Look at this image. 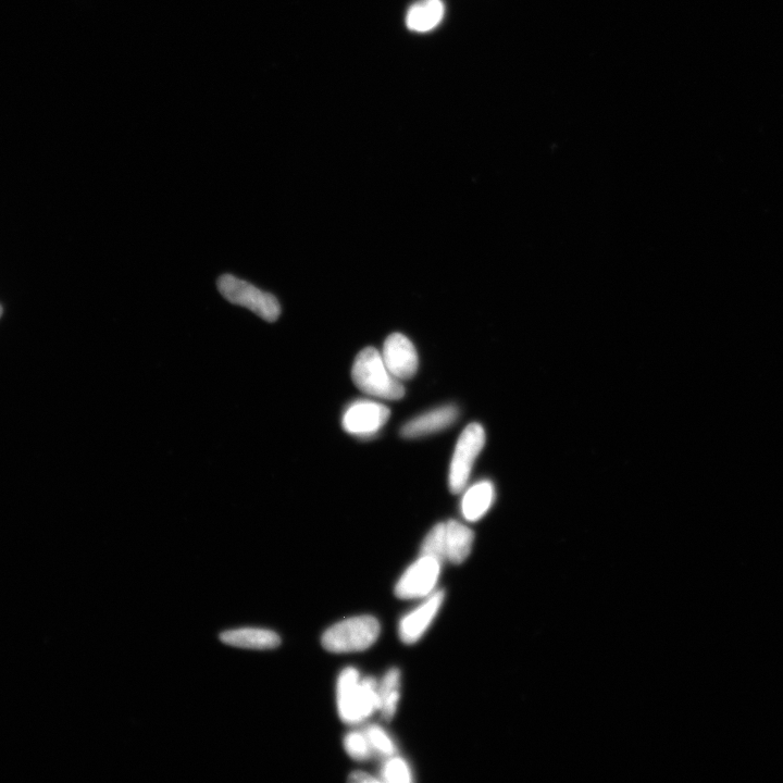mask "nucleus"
<instances>
[{
	"mask_svg": "<svg viewBox=\"0 0 783 783\" xmlns=\"http://www.w3.org/2000/svg\"><path fill=\"white\" fill-rule=\"evenodd\" d=\"M337 700L345 724L362 723L379 711V683L372 677L360 679L356 668L347 667L338 679Z\"/></svg>",
	"mask_w": 783,
	"mask_h": 783,
	"instance_id": "1",
	"label": "nucleus"
},
{
	"mask_svg": "<svg viewBox=\"0 0 783 783\" xmlns=\"http://www.w3.org/2000/svg\"><path fill=\"white\" fill-rule=\"evenodd\" d=\"M352 377L356 387L380 400L399 401L405 396V388L383 362L381 353L367 347L355 359Z\"/></svg>",
	"mask_w": 783,
	"mask_h": 783,
	"instance_id": "2",
	"label": "nucleus"
},
{
	"mask_svg": "<svg viewBox=\"0 0 783 783\" xmlns=\"http://www.w3.org/2000/svg\"><path fill=\"white\" fill-rule=\"evenodd\" d=\"M377 618L364 615L347 618L323 633V648L331 653L362 652L374 645L380 637Z\"/></svg>",
	"mask_w": 783,
	"mask_h": 783,
	"instance_id": "3",
	"label": "nucleus"
},
{
	"mask_svg": "<svg viewBox=\"0 0 783 783\" xmlns=\"http://www.w3.org/2000/svg\"><path fill=\"white\" fill-rule=\"evenodd\" d=\"M218 290L228 302L250 309L268 322H275L281 315V306L275 295L261 291L255 285L234 276L220 277Z\"/></svg>",
	"mask_w": 783,
	"mask_h": 783,
	"instance_id": "4",
	"label": "nucleus"
},
{
	"mask_svg": "<svg viewBox=\"0 0 783 783\" xmlns=\"http://www.w3.org/2000/svg\"><path fill=\"white\" fill-rule=\"evenodd\" d=\"M486 444V431L479 424H471L459 437L452 458L449 486L454 494L461 493L467 486L476 459Z\"/></svg>",
	"mask_w": 783,
	"mask_h": 783,
	"instance_id": "5",
	"label": "nucleus"
},
{
	"mask_svg": "<svg viewBox=\"0 0 783 783\" xmlns=\"http://www.w3.org/2000/svg\"><path fill=\"white\" fill-rule=\"evenodd\" d=\"M442 564L429 556H421L410 565L395 586L397 598L402 600L425 599L437 587Z\"/></svg>",
	"mask_w": 783,
	"mask_h": 783,
	"instance_id": "6",
	"label": "nucleus"
},
{
	"mask_svg": "<svg viewBox=\"0 0 783 783\" xmlns=\"http://www.w3.org/2000/svg\"><path fill=\"white\" fill-rule=\"evenodd\" d=\"M391 416L389 407L375 401H357L347 407L342 425L355 437L368 438L377 434Z\"/></svg>",
	"mask_w": 783,
	"mask_h": 783,
	"instance_id": "7",
	"label": "nucleus"
},
{
	"mask_svg": "<svg viewBox=\"0 0 783 783\" xmlns=\"http://www.w3.org/2000/svg\"><path fill=\"white\" fill-rule=\"evenodd\" d=\"M381 355L385 366L396 379L408 380L416 375L418 354L412 341L405 335L391 334L384 342Z\"/></svg>",
	"mask_w": 783,
	"mask_h": 783,
	"instance_id": "8",
	"label": "nucleus"
},
{
	"mask_svg": "<svg viewBox=\"0 0 783 783\" xmlns=\"http://www.w3.org/2000/svg\"><path fill=\"white\" fill-rule=\"evenodd\" d=\"M444 591L433 592L415 611L407 614L400 623V638L405 644H414L425 635L437 617L444 602Z\"/></svg>",
	"mask_w": 783,
	"mask_h": 783,
	"instance_id": "9",
	"label": "nucleus"
},
{
	"mask_svg": "<svg viewBox=\"0 0 783 783\" xmlns=\"http://www.w3.org/2000/svg\"><path fill=\"white\" fill-rule=\"evenodd\" d=\"M459 410L455 405H445L422 414L407 422L402 428V437L417 439L451 427L458 419Z\"/></svg>",
	"mask_w": 783,
	"mask_h": 783,
	"instance_id": "10",
	"label": "nucleus"
},
{
	"mask_svg": "<svg viewBox=\"0 0 783 783\" xmlns=\"http://www.w3.org/2000/svg\"><path fill=\"white\" fill-rule=\"evenodd\" d=\"M220 640L234 648L261 651L277 649L281 644L278 633L260 628H241L222 632Z\"/></svg>",
	"mask_w": 783,
	"mask_h": 783,
	"instance_id": "11",
	"label": "nucleus"
},
{
	"mask_svg": "<svg viewBox=\"0 0 783 783\" xmlns=\"http://www.w3.org/2000/svg\"><path fill=\"white\" fill-rule=\"evenodd\" d=\"M444 551L446 563L455 565L466 561L474 545V531L456 520L444 522Z\"/></svg>",
	"mask_w": 783,
	"mask_h": 783,
	"instance_id": "12",
	"label": "nucleus"
},
{
	"mask_svg": "<svg viewBox=\"0 0 783 783\" xmlns=\"http://www.w3.org/2000/svg\"><path fill=\"white\" fill-rule=\"evenodd\" d=\"M444 17L442 0H419L409 8L406 24L409 30L426 33L437 28Z\"/></svg>",
	"mask_w": 783,
	"mask_h": 783,
	"instance_id": "13",
	"label": "nucleus"
},
{
	"mask_svg": "<svg viewBox=\"0 0 783 783\" xmlns=\"http://www.w3.org/2000/svg\"><path fill=\"white\" fill-rule=\"evenodd\" d=\"M495 497L494 486L490 481H481L472 486L464 495L462 513L467 521L480 520L489 512Z\"/></svg>",
	"mask_w": 783,
	"mask_h": 783,
	"instance_id": "14",
	"label": "nucleus"
},
{
	"mask_svg": "<svg viewBox=\"0 0 783 783\" xmlns=\"http://www.w3.org/2000/svg\"><path fill=\"white\" fill-rule=\"evenodd\" d=\"M401 671L392 668L379 683L380 708L379 711L385 720H392L396 714L400 702Z\"/></svg>",
	"mask_w": 783,
	"mask_h": 783,
	"instance_id": "15",
	"label": "nucleus"
},
{
	"mask_svg": "<svg viewBox=\"0 0 783 783\" xmlns=\"http://www.w3.org/2000/svg\"><path fill=\"white\" fill-rule=\"evenodd\" d=\"M413 773L402 757L391 756L381 769V781L389 783L413 782Z\"/></svg>",
	"mask_w": 783,
	"mask_h": 783,
	"instance_id": "16",
	"label": "nucleus"
},
{
	"mask_svg": "<svg viewBox=\"0 0 783 783\" xmlns=\"http://www.w3.org/2000/svg\"><path fill=\"white\" fill-rule=\"evenodd\" d=\"M444 522L434 526L421 545V556H429L437 559L442 565L446 563L444 551Z\"/></svg>",
	"mask_w": 783,
	"mask_h": 783,
	"instance_id": "17",
	"label": "nucleus"
},
{
	"mask_svg": "<svg viewBox=\"0 0 783 783\" xmlns=\"http://www.w3.org/2000/svg\"><path fill=\"white\" fill-rule=\"evenodd\" d=\"M344 749L355 761L369 760L372 752L371 745L365 735V732L354 731L348 733L344 738Z\"/></svg>",
	"mask_w": 783,
	"mask_h": 783,
	"instance_id": "18",
	"label": "nucleus"
},
{
	"mask_svg": "<svg viewBox=\"0 0 783 783\" xmlns=\"http://www.w3.org/2000/svg\"><path fill=\"white\" fill-rule=\"evenodd\" d=\"M365 735L371 745L372 750L383 755L391 757L396 752L395 744L392 738L378 725H371L365 729Z\"/></svg>",
	"mask_w": 783,
	"mask_h": 783,
	"instance_id": "19",
	"label": "nucleus"
},
{
	"mask_svg": "<svg viewBox=\"0 0 783 783\" xmlns=\"http://www.w3.org/2000/svg\"><path fill=\"white\" fill-rule=\"evenodd\" d=\"M348 781L356 782V783L357 782H360V783H369V782L374 783L375 782L376 783V782H381V779L376 778L374 776H371V775H369L367 773H364V772H355V773H353L350 776V778H348Z\"/></svg>",
	"mask_w": 783,
	"mask_h": 783,
	"instance_id": "20",
	"label": "nucleus"
},
{
	"mask_svg": "<svg viewBox=\"0 0 783 783\" xmlns=\"http://www.w3.org/2000/svg\"><path fill=\"white\" fill-rule=\"evenodd\" d=\"M2 315H3V307L2 305H0V317H2Z\"/></svg>",
	"mask_w": 783,
	"mask_h": 783,
	"instance_id": "21",
	"label": "nucleus"
}]
</instances>
